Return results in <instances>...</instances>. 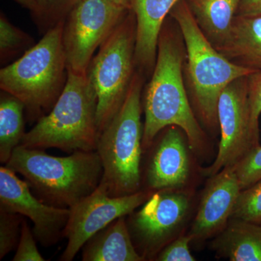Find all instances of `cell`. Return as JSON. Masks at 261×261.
Returning a JSON list of instances; mask_svg holds the SVG:
<instances>
[{
  "label": "cell",
  "mask_w": 261,
  "mask_h": 261,
  "mask_svg": "<svg viewBox=\"0 0 261 261\" xmlns=\"http://www.w3.org/2000/svg\"><path fill=\"white\" fill-rule=\"evenodd\" d=\"M186 48L177 23L168 16L163 23L158 44L157 58L150 80L142 96L145 113L142 147L149 148L160 132L176 126L185 132L190 148L201 152L205 145V132L196 116L184 78Z\"/></svg>",
  "instance_id": "6da1fadb"
},
{
  "label": "cell",
  "mask_w": 261,
  "mask_h": 261,
  "mask_svg": "<svg viewBox=\"0 0 261 261\" xmlns=\"http://www.w3.org/2000/svg\"><path fill=\"white\" fill-rule=\"evenodd\" d=\"M5 166L21 175L39 200L67 208L92 194L103 176L97 151L78 150L65 157H56L44 149L19 145Z\"/></svg>",
  "instance_id": "7a4b0ae2"
},
{
  "label": "cell",
  "mask_w": 261,
  "mask_h": 261,
  "mask_svg": "<svg viewBox=\"0 0 261 261\" xmlns=\"http://www.w3.org/2000/svg\"><path fill=\"white\" fill-rule=\"evenodd\" d=\"M177 23L186 48L184 78L197 119L211 130L219 127L218 102L226 87L254 73L233 64L219 53L199 28L185 0H179L169 13Z\"/></svg>",
  "instance_id": "3957f363"
},
{
  "label": "cell",
  "mask_w": 261,
  "mask_h": 261,
  "mask_svg": "<svg viewBox=\"0 0 261 261\" xmlns=\"http://www.w3.org/2000/svg\"><path fill=\"white\" fill-rule=\"evenodd\" d=\"M97 97L87 74L68 70L63 92L48 114L24 135L20 145L27 148H56L72 153L96 151L99 140Z\"/></svg>",
  "instance_id": "277c9868"
},
{
  "label": "cell",
  "mask_w": 261,
  "mask_h": 261,
  "mask_svg": "<svg viewBox=\"0 0 261 261\" xmlns=\"http://www.w3.org/2000/svg\"><path fill=\"white\" fill-rule=\"evenodd\" d=\"M63 22L48 29L39 42L0 70L1 90L20 99L39 119L51 111L66 83Z\"/></svg>",
  "instance_id": "5b68a950"
},
{
  "label": "cell",
  "mask_w": 261,
  "mask_h": 261,
  "mask_svg": "<svg viewBox=\"0 0 261 261\" xmlns=\"http://www.w3.org/2000/svg\"><path fill=\"white\" fill-rule=\"evenodd\" d=\"M145 80V75L137 70L124 102L98 140L96 151L103 167L100 184L113 197L140 191Z\"/></svg>",
  "instance_id": "8992f818"
},
{
  "label": "cell",
  "mask_w": 261,
  "mask_h": 261,
  "mask_svg": "<svg viewBox=\"0 0 261 261\" xmlns=\"http://www.w3.org/2000/svg\"><path fill=\"white\" fill-rule=\"evenodd\" d=\"M136 35L137 23L132 10L98 49L87 70L97 94L99 135L121 108L137 72Z\"/></svg>",
  "instance_id": "52a82bcc"
},
{
  "label": "cell",
  "mask_w": 261,
  "mask_h": 261,
  "mask_svg": "<svg viewBox=\"0 0 261 261\" xmlns=\"http://www.w3.org/2000/svg\"><path fill=\"white\" fill-rule=\"evenodd\" d=\"M130 11L102 0H80L63 22L68 70L87 74L96 50Z\"/></svg>",
  "instance_id": "ba28073f"
},
{
  "label": "cell",
  "mask_w": 261,
  "mask_h": 261,
  "mask_svg": "<svg viewBox=\"0 0 261 261\" xmlns=\"http://www.w3.org/2000/svg\"><path fill=\"white\" fill-rule=\"evenodd\" d=\"M217 115L221 137L217 157L203 171L209 177L238 164L260 146L259 125L252 118L247 75L233 81L221 92Z\"/></svg>",
  "instance_id": "9c48e42d"
},
{
  "label": "cell",
  "mask_w": 261,
  "mask_h": 261,
  "mask_svg": "<svg viewBox=\"0 0 261 261\" xmlns=\"http://www.w3.org/2000/svg\"><path fill=\"white\" fill-rule=\"evenodd\" d=\"M152 194L140 190L132 195L113 197L99 184L92 194L70 207L69 219L63 236L68 240V243L60 260H73L93 235L116 219L135 212Z\"/></svg>",
  "instance_id": "30bf717a"
},
{
  "label": "cell",
  "mask_w": 261,
  "mask_h": 261,
  "mask_svg": "<svg viewBox=\"0 0 261 261\" xmlns=\"http://www.w3.org/2000/svg\"><path fill=\"white\" fill-rule=\"evenodd\" d=\"M0 211L30 219L36 240L46 247L63 238L70 214V208L48 205L39 200L28 184L6 166L0 168Z\"/></svg>",
  "instance_id": "8fae6325"
},
{
  "label": "cell",
  "mask_w": 261,
  "mask_h": 261,
  "mask_svg": "<svg viewBox=\"0 0 261 261\" xmlns=\"http://www.w3.org/2000/svg\"><path fill=\"white\" fill-rule=\"evenodd\" d=\"M190 206V199L176 190L152 193L134 214L128 225L130 237L140 244L142 256L157 251L181 224Z\"/></svg>",
  "instance_id": "7c38bea8"
},
{
  "label": "cell",
  "mask_w": 261,
  "mask_h": 261,
  "mask_svg": "<svg viewBox=\"0 0 261 261\" xmlns=\"http://www.w3.org/2000/svg\"><path fill=\"white\" fill-rule=\"evenodd\" d=\"M241 191L235 166L225 168L213 176L192 225V238L206 239L222 229L232 215Z\"/></svg>",
  "instance_id": "4fadbf2b"
},
{
  "label": "cell",
  "mask_w": 261,
  "mask_h": 261,
  "mask_svg": "<svg viewBox=\"0 0 261 261\" xmlns=\"http://www.w3.org/2000/svg\"><path fill=\"white\" fill-rule=\"evenodd\" d=\"M178 128L167 127L154 147L146 171L149 190H177L187 183L190 159L185 137Z\"/></svg>",
  "instance_id": "5bb4252c"
},
{
  "label": "cell",
  "mask_w": 261,
  "mask_h": 261,
  "mask_svg": "<svg viewBox=\"0 0 261 261\" xmlns=\"http://www.w3.org/2000/svg\"><path fill=\"white\" fill-rule=\"evenodd\" d=\"M179 0H134L132 11L137 23L135 62L145 76L151 75L157 58L161 29Z\"/></svg>",
  "instance_id": "9a60e30c"
},
{
  "label": "cell",
  "mask_w": 261,
  "mask_h": 261,
  "mask_svg": "<svg viewBox=\"0 0 261 261\" xmlns=\"http://www.w3.org/2000/svg\"><path fill=\"white\" fill-rule=\"evenodd\" d=\"M215 48L233 64L261 73V14L237 15L227 37Z\"/></svg>",
  "instance_id": "2e32d148"
},
{
  "label": "cell",
  "mask_w": 261,
  "mask_h": 261,
  "mask_svg": "<svg viewBox=\"0 0 261 261\" xmlns=\"http://www.w3.org/2000/svg\"><path fill=\"white\" fill-rule=\"evenodd\" d=\"M132 241L126 216L113 221L82 247L83 261H142Z\"/></svg>",
  "instance_id": "e0dca14e"
},
{
  "label": "cell",
  "mask_w": 261,
  "mask_h": 261,
  "mask_svg": "<svg viewBox=\"0 0 261 261\" xmlns=\"http://www.w3.org/2000/svg\"><path fill=\"white\" fill-rule=\"evenodd\" d=\"M199 28L215 47L227 37L242 0H185Z\"/></svg>",
  "instance_id": "ac0fdd59"
},
{
  "label": "cell",
  "mask_w": 261,
  "mask_h": 261,
  "mask_svg": "<svg viewBox=\"0 0 261 261\" xmlns=\"http://www.w3.org/2000/svg\"><path fill=\"white\" fill-rule=\"evenodd\" d=\"M214 247L231 261H261V223L236 219L215 240Z\"/></svg>",
  "instance_id": "d6986e66"
},
{
  "label": "cell",
  "mask_w": 261,
  "mask_h": 261,
  "mask_svg": "<svg viewBox=\"0 0 261 261\" xmlns=\"http://www.w3.org/2000/svg\"><path fill=\"white\" fill-rule=\"evenodd\" d=\"M25 106L18 98L2 91L0 97V162L9 161L15 147L20 145L24 130Z\"/></svg>",
  "instance_id": "ffe728a7"
},
{
  "label": "cell",
  "mask_w": 261,
  "mask_h": 261,
  "mask_svg": "<svg viewBox=\"0 0 261 261\" xmlns=\"http://www.w3.org/2000/svg\"><path fill=\"white\" fill-rule=\"evenodd\" d=\"M34 45L28 34L13 25L3 13L0 15V58L1 61L27 51Z\"/></svg>",
  "instance_id": "44dd1931"
},
{
  "label": "cell",
  "mask_w": 261,
  "mask_h": 261,
  "mask_svg": "<svg viewBox=\"0 0 261 261\" xmlns=\"http://www.w3.org/2000/svg\"><path fill=\"white\" fill-rule=\"evenodd\" d=\"M236 219L261 223V180L240 192L231 215Z\"/></svg>",
  "instance_id": "7402d4cb"
},
{
  "label": "cell",
  "mask_w": 261,
  "mask_h": 261,
  "mask_svg": "<svg viewBox=\"0 0 261 261\" xmlns=\"http://www.w3.org/2000/svg\"><path fill=\"white\" fill-rule=\"evenodd\" d=\"M80 0H37L38 13L34 18L40 27L48 29L64 21Z\"/></svg>",
  "instance_id": "603a6c76"
},
{
  "label": "cell",
  "mask_w": 261,
  "mask_h": 261,
  "mask_svg": "<svg viewBox=\"0 0 261 261\" xmlns=\"http://www.w3.org/2000/svg\"><path fill=\"white\" fill-rule=\"evenodd\" d=\"M23 216L0 211V260L18 243Z\"/></svg>",
  "instance_id": "cb8c5ba5"
},
{
  "label": "cell",
  "mask_w": 261,
  "mask_h": 261,
  "mask_svg": "<svg viewBox=\"0 0 261 261\" xmlns=\"http://www.w3.org/2000/svg\"><path fill=\"white\" fill-rule=\"evenodd\" d=\"M241 190L248 188L261 180V146L254 149L235 165Z\"/></svg>",
  "instance_id": "d4e9b609"
},
{
  "label": "cell",
  "mask_w": 261,
  "mask_h": 261,
  "mask_svg": "<svg viewBox=\"0 0 261 261\" xmlns=\"http://www.w3.org/2000/svg\"><path fill=\"white\" fill-rule=\"evenodd\" d=\"M36 238L33 231L23 219L21 224L20 239L13 261H44L45 259L41 255L36 244Z\"/></svg>",
  "instance_id": "484cf974"
},
{
  "label": "cell",
  "mask_w": 261,
  "mask_h": 261,
  "mask_svg": "<svg viewBox=\"0 0 261 261\" xmlns=\"http://www.w3.org/2000/svg\"><path fill=\"white\" fill-rule=\"evenodd\" d=\"M191 235L181 237L176 239L173 243L165 247L158 255L157 260L161 261H195L189 247L191 240Z\"/></svg>",
  "instance_id": "4316f807"
},
{
  "label": "cell",
  "mask_w": 261,
  "mask_h": 261,
  "mask_svg": "<svg viewBox=\"0 0 261 261\" xmlns=\"http://www.w3.org/2000/svg\"><path fill=\"white\" fill-rule=\"evenodd\" d=\"M247 85L252 120L255 124L259 125L261 115V73L247 75Z\"/></svg>",
  "instance_id": "83f0119b"
},
{
  "label": "cell",
  "mask_w": 261,
  "mask_h": 261,
  "mask_svg": "<svg viewBox=\"0 0 261 261\" xmlns=\"http://www.w3.org/2000/svg\"><path fill=\"white\" fill-rule=\"evenodd\" d=\"M261 14V0H242L237 15Z\"/></svg>",
  "instance_id": "f1b7e54d"
},
{
  "label": "cell",
  "mask_w": 261,
  "mask_h": 261,
  "mask_svg": "<svg viewBox=\"0 0 261 261\" xmlns=\"http://www.w3.org/2000/svg\"><path fill=\"white\" fill-rule=\"evenodd\" d=\"M20 6L29 10L32 13L33 17H35L38 13V4L37 0H13Z\"/></svg>",
  "instance_id": "f546056e"
},
{
  "label": "cell",
  "mask_w": 261,
  "mask_h": 261,
  "mask_svg": "<svg viewBox=\"0 0 261 261\" xmlns=\"http://www.w3.org/2000/svg\"><path fill=\"white\" fill-rule=\"evenodd\" d=\"M111 4L116 5L119 8L128 10H132L134 0H102Z\"/></svg>",
  "instance_id": "4dcf8cb0"
}]
</instances>
